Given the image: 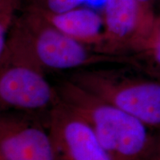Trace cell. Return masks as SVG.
Returning a JSON list of instances; mask_svg holds the SVG:
<instances>
[{
  "label": "cell",
  "instance_id": "obj_1",
  "mask_svg": "<svg viewBox=\"0 0 160 160\" xmlns=\"http://www.w3.org/2000/svg\"><path fill=\"white\" fill-rule=\"evenodd\" d=\"M56 88L60 101L89 124L112 160L153 159L157 136L149 127L68 79Z\"/></svg>",
  "mask_w": 160,
  "mask_h": 160
},
{
  "label": "cell",
  "instance_id": "obj_2",
  "mask_svg": "<svg viewBox=\"0 0 160 160\" xmlns=\"http://www.w3.org/2000/svg\"><path fill=\"white\" fill-rule=\"evenodd\" d=\"M7 44L28 55L45 71L113 65L137 68L131 56L98 52L59 31L29 5L13 21Z\"/></svg>",
  "mask_w": 160,
  "mask_h": 160
},
{
  "label": "cell",
  "instance_id": "obj_3",
  "mask_svg": "<svg viewBox=\"0 0 160 160\" xmlns=\"http://www.w3.org/2000/svg\"><path fill=\"white\" fill-rule=\"evenodd\" d=\"M72 82L160 131V78L127 65L74 71Z\"/></svg>",
  "mask_w": 160,
  "mask_h": 160
},
{
  "label": "cell",
  "instance_id": "obj_4",
  "mask_svg": "<svg viewBox=\"0 0 160 160\" xmlns=\"http://www.w3.org/2000/svg\"><path fill=\"white\" fill-rule=\"evenodd\" d=\"M59 101L57 88L39 64L14 53L0 57L1 111L46 115Z\"/></svg>",
  "mask_w": 160,
  "mask_h": 160
},
{
  "label": "cell",
  "instance_id": "obj_5",
  "mask_svg": "<svg viewBox=\"0 0 160 160\" xmlns=\"http://www.w3.org/2000/svg\"><path fill=\"white\" fill-rule=\"evenodd\" d=\"M0 157L5 160H59L49 131L35 115L3 111Z\"/></svg>",
  "mask_w": 160,
  "mask_h": 160
},
{
  "label": "cell",
  "instance_id": "obj_6",
  "mask_svg": "<svg viewBox=\"0 0 160 160\" xmlns=\"http://www.w3.org/2000/svg\"><path fill=\"white\" fill-rule=\"evenodd\" d=\"M45 120L59 160H112L89 124L61 101Z\"/></svg>",
  "mask_w": 160,
  "mask_h": 160
},
{
  "label": "cell",
  "instance_id": "obj_7",
  "mask_svg": "<svg viewBox=\"0 0 160 160\" xmlns=\"http://www.w3.org/2000/svg\"><path fill=\"white\" fill-rule=\"evenodd\" d=\"M104 39L98 52L130 56L151 26L145 23L137 0H106Z\"/></svg>",
  "mask_w": 160,
  "mask_h": 160
},
{
  "label": "cell",
  "instance_id": "obj_8",
  "mask_svg": "<svg viewBox=\"0 0 160 160\" xmlns=\"http://www.w3.org/2000/svg\"><path fill=\"white\" fill-rule=\"evenodd\" d=\"M48 22L68 37L98 51L104 39L102 15L88 8L78 7L62 13H50L29 5Z\"/></svg>",
  "mask_w": 160,
  "mask_h": 160
},
{
  "label": "cell",
  "instance_id": "obj_9",
  "mask_svg": "<svg viewBox=\"0 0 160 160\" xmlns=\"http://www.w3.org/2000/svg\"><path fill=\"white\" fill-rule=\"evenodd\" d=\"M138 71L151 77L160 78V14H157L149 31L133 51Z\"/></svg>",
  "mask_w": 160,
  "mask_h": 160
},
{
  "label": "cell",
  "instance_id": "obj_10",
  "mask_svg": "<svg viewBox=\"0 0 160 160\" xmlns=\"http://www.w3.org/2000/svg\"><path fill=\"white\" fill-rule=\"evenodd\" d=\"M85 0H34L32 2L43 11L50 13H62L80 7Z\"/></svg>",
  "mask_w": 160,
  "mask_h": 160
},
{
  "label": "cell",
  "instance_id": "obj_11",
  "mask_svg": "<svg viewBox=\"0 0 160 160\" xmlns=\"http://www.w3.org/2000/svg\"><path fill=\"white\" fill-rule=\"evenodd\" d=\"M137 2L145 23L148 26H151L157 15L155 7L157 0H137Z\"/></svg>",
  "mask_w": 160,
  "mask_h": 160
},
{
  "label": "cell",
  "instance_id": "obj_12",
  "mask_svg": "<svg viewBox=\"0 0 160 160\" xmlns=\"http://www.w3.org/2000/svg\"><path fill=\"white\" fill-rule=\"evenodd\" d=\"M21 0H0V19L13 20Z\"/></svg>",
  "mask_w": 160,
  "mask_h": 160
},
{
  "label": "cell",
  "instance_id": "obj_13",
  "mask_svg": "<svg viewBox=\"0 0 160 160\" xmlns=\"http://www.w3.org/2000/svg\"><path fill=\"white\" fill-rule=\"evenodd\" d=\"M152 160H160V133L157 136V144H156V149L153 158Z\"/></svg>",
  "mask_w": 160,
  "mask_h": 160
},
{
  "label": "cell",
  "instance_id": "obj_14",
  "mask_svg": "<svg viewBox=\"0 0 160 160\" xmlns=\"http://www.w3.org/2000/svg\"><path fill=\"white\" fill-rule=\"evenodd\" d=\"M157 5H159V7H160V0H157Z\"/></svg>",
  "mask_w": 160,
  "mask_h": 160
},
{
  "label": "cell",
  "instance_id": "obj_15",
  "mask_svg": "<svg viewBox=\"0 0 160 160\" xmlns=\"http://www.w3.org/2000/svg\"><path fill=\"white\" fill-rule=\"evenodd\" d=\"M0 160H5V159H2V157H0Z\"/></svg>",
  "mask_w": 160,
  "mask_h": 160
}]
</instances>
